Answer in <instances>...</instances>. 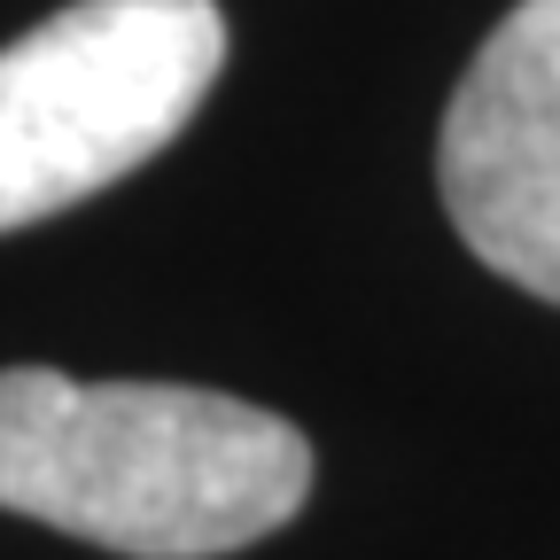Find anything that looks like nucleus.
<instances>
[{
  "instance_id": "f257e3e1",
  "label": "nucleus",
  "mask_w": 560,
  "mask_h": 560,
  "mask_svg": "<svg viewBox=\"0 0 560 560\" xmlns=\"http://www.w3.org/2000/svg\"><path fill=\"white\" fill-rule=\"evenodd\" d=\"M312 499V444L280 412L179 382L0 374V506L125 560H219Z\"/></svg>"
},
{
  "instance_id": "f03ea898",
  "label": "nucleus",
  "mask_w": 560,
  "mask_h": 560,
  "mask_svg": "<svg viewBox=\"0 0 560 560\" xmlns=\"http://www.w3.org/2000/svg\"><path fill=\"white\" fill-rule=\"evenodd\" d=\"M226 70L219 0H70L0 47V234L164 156Z\"/></svg>"
},
{
  "instance_id": "7ed1b4c3",
  "label": "nucleus",
  "mask_w": 560,
  "mask_h": 560,
  "mask_svg": "<svg viewBox=\"0 0 560 560\" xmlns=\"http://www.w3.org/2000/svg\"><path fill=\"white\" fill-rule=\"evenodd\" d=\"M436 187L490 272L560 304V0H522L475 47L436 132Z\"/></svg>"
}]
</instances>
